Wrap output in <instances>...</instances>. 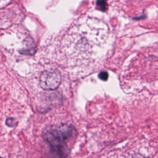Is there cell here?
<instances>
[{"instance_id":"obj_2","label":"cell","mask_w":158,"mask_h":158,"mask_svg":"<svg viewBox=\"0 0 158 158\" xmlns=\"http://www.w3.org/2000/svg\"><path fill=\"white\" fill-rule=\"evenodd\" d=\"M60 80V75L58 72L44 71L40 77V85L44 90H54L59 86Z\"/></svg>"},{"instance_id":"obj_6","label":"cell","mask_w":158,"mask_h":158,"mask_svg":"<svg viewBox=\"0 0 158 158\" xmlns=\"http://www.w3.org/2000/svg\"><path fill=\"white\" fill-rule=\"evenodd\" d=\"M1 158H2V157H1Z\"/></svg>"},{"instance_id":"obj_5","label":"cell","mask_w":158,"mask_h":158,"mask_svg":"<svg viewBox=\"0 0 158 158\" xmlns=\"http://www.w3.org/2000/svg\"><path fill=\"white\" fill-rule=\"evenodd\" d=\"M108 73L106 71H102L99 74V78L103 81H106L108 79Z\"/></svg>"},{"instance_id":"obj_4","label":"cell","mask_w":158,"mask_h":158,"mask_svg":"<svg viewBox=\"0 0 158 158\" xmlns=\"http://www.w3.org/2000/svg\"><path fill=\"white\" fill-rule=\"evenodd\" d=\"M6 124L9 127H14L17 124V120L13 117H9L6 120Z\"/></svg>"},{"instance_id":"obj_3","label":"cell","mask_w":158,"mask_h":158,"mask_svg":"<svg viewBox=\"0 0 158 158\" xmlns=\"http://www.w3.org/2000/svg\"><path fill=\"white\" fill-rule=\"evenodd\" d=\"M96 4L98 9L102 11H104L107 9V2L106 0H97Z\"/></svg>"},{"instance_id":"obj_1","label":"cell","mask_w":158,"mask_h":158,"mask_svg":"<svg viewBox=\"0 0 158 158\" xmlns=\"http://www.w3.org/2000/svg\"><path fill=\"white\" fill-rule=\"evenodd\" d=\"M75 127L70 123L50 125L44 129L43 137L49 148L51 158H66L77 136Z\"/></svg>"}]
</instances>
